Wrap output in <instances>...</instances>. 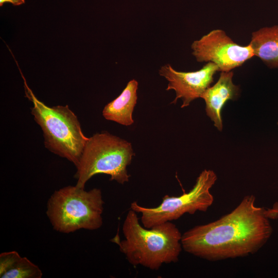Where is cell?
Listing matches in <instances>:
<instances>
[{"label":"cell","instance_id":"cell-4","mask_svg":"<svg viewBox=\"0 0 278 278\" xmlns=\"http://www.w3.org/2000/svg\"><path fill=\"white\" fill-rule=\"evenodd\" d=\"M103 204L100 189L86 191L70 185L51 195L47 202L46 214L53 228L61 233L82 229L95 230L102 225Z\"/></svg>","mask_w":278,"mask_h":278},{"label":"cell","instance_id":"cell-3","mask_svg":"<svg viewBox=\"0 0 278 278\" xmlns=\"http://www.w3.org/2000/svg\"><path fill=\"white\" fill-rule=\"evenodd\" d=\"M22 77L26 96L33 104L31 113L42 130L45 147L76 167L89 139L77 116L67 105L49 107L39 100Z\"/></svg>","mask_w":278,"mask_h":278},{"label":"cell","instance_id":"cell-12","mask_svg":"<svg viewBox=\"0 0 278 278\" xmlns=\"http://www.w3.org/2000/svg\"><path fill=\"white\" fill-rule=\"evenodd\" d=\"M42 272L27 258L21 257L16 251L3 252L0 255V277L40 278Z\"/></svg>","mask_w":278,"mask_h":278},{"label":"cell","instance_id":"cell-15","mask_svg":"<svg viewBox=\"0 0 278 278\" xmlns=\"http://www.w3.org/2000/svg\"><path fill=\"white\" fill-rule=\"evenodd\" d=\"M277 125H278V122H277Z\"/></svg>","mask_w":278,"mask_h":278},{"label":"cell","instance_id":"cell-2","mask_svg":"<svg viewBox=\"0 0 278 278\" xmlns=\"http://www.w3.org/2000/svg\"><path fill=\"white\" fill-rule=\"evenodd\" d=\"M124 239H113L129 263L158 270L163 264L176 263L182 250V235L177 226L167 221L147 229L141 225L136 212L130 209L123 225Z\"/></svg>","mask_w":278,"mask_h":278},{"label":"cell","instance_id":"cell-10","mask_svg":"<svg viewBox=\"0 0 278 278\" xmlns=\"http://www.w3.org/2000/svg\"><path fill=\"white\" fill-rule=\"evenodd\" d=\"M137 88L136 80L129 81L121 93L104 107L103 117L124 126L132 125L134 123L132 113L137 101Z\"/></svg>","mask_w":278,"mask_h":278},{"label":"cell","instance_id":"cell-5","mask_svg":"<svg viewBox=\"0 0 278 278\" xmlns=\"http://www.w3.org/2000/svg\"><path fill=\"white\" fill-rule=\"evenodd\" d=\"M134 155L128 141L106 131L94 134L89 137L76 167V186L84 188L87 181L99 173L109 175L110 181L124 184L130 177L127 167Z\"/></svg>","mask_w":278,"mask_h":278},{"label":"cell","instance_id":"cell-13","mask_svg":"<svg viewBox=\"0 0 278 278\" xmlns=\"http://www.w3.org/2000/svg\"><path fill=\"white\" fill-rule=\"evenodd\" d=\"M5 3H10L12 4L18 6L25 3L24 0H0V6H2Z\"/></svg>","mask_w":278,"mask_h":278},{"label":"cell","instance_id":"cell-6","mask_svg":"<svg viewBox=\"0 0 278 278\" xmlns=\"http://www.w3.org/2000/svg\"><path fill=\"white\" fill-rule=\"evenodd\" d=\"M217 179L213 170L204 169L189 192L177 197L165 195L155 207L142 206L134 201L130 204V209L141 214V222L147 229L177 220L186 213L193 215L197 211L205 212L213 203L214 199L210 189Z\"/></svg>","mask_w":278,"mask_h":278},{"label":"cell","instance_id":"cell-9","mask_svg":"<svg viewBox=\"0 0 278 278\" xmlns=\"http://www.w3.org/2000/svg\"><path fill=\"white\" fill-rule=\"evenodd\" d=\"M233 76L231 71L221 72L217 82L208 87L201 96L205 102L207 115L220 131L223 127L221 116L222 107L227 100L234 99L238 94L239 87L233 83Z\"/></svg>","mask_w":278,"mask_h":278},{"label":"cell","instance_id":"cell-8","mask_svg":"<svg viewBox=\"0 0 278 278\" xmlns=\"http://www.w3.org/2000/svg\"><path fill=\"white\" fill-rule=\"evenodd\" d=\"M217 71H219L218 66L209 62L198 71L188 72L176 71L166 64L160 68L159 73L168 81L166 90H173L176 92V98L171 103H176L178 99H181V108H184L201 97L213 82V76Z\"/></svg>","mask_w":278,"mask_h":278},{"label":"cell","instance_id":"cell-7","mask_svg":"<svg viewBox=\"0 0 278 278\" xmlns=\"http://www.w3.org/2000/svg\"><path fill=\"white\" fill-rule=\"evenodd\" d=\"M191 48L198 62H213L221 72L231 71L254 56L249 44H237L221 29L213 30L194 41Z\"/></svg>","mask_w":278,"mask_h":278},{"label":"cell","instance_id":"cell-11","mask_svg":"<svg viewBox=\"0 0 278 278\" xmlns=\"http://www.w3.org/2000/svg\"><path fill=\"white\" fill-rule=\"evenodd\" d=\"M249 45L254 56L268 66L278 68V25L263 27L252 32Z\"/></svg>","mask_w":278,"mask_h":278},{"label":"cell","instance_id":"cell-14","mask_svg":"<svg viewBox=\"0 0 278 278\" xmlns=\"http://www.w3.org/2000/svg\"><path fill=\"white\" fill-rule=\"evenodd\" d=\"M269 210L274 213H275L278 214V202H275L271 208H269Z\"/></svg>","mask_w":278,"mask_h":278},{"label":"cell","instance_id":"cell-1","mask_svg":"<svg viewBox=\"0 0 278 278\" xmlns=\"http://www.w3.org/2000/svg\"><path fill=\"white\" fill-rule=\"evenodd\" d=\"M255 199L253 195H247L230 213L185 232L181 238L183 249L210 261L257 252L269 239L273 229L267 209L257 206Z\"/></svg>","mask_w":278,"mask_h":278}]
</instances>
